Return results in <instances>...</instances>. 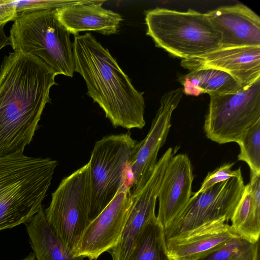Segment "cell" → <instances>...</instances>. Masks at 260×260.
I'll return each instance as SVG.
<instances>
[{"instance_id":"obj_8","label":"cell","mask_w":260,"mask_h":260,"mask_svg":"<svg viewBox=\"0 0 260 260\" xmlns=\"http://www.w3.org/2000/svg\"><path fill=\"white\" fill-rule=\"evenodd\" d=\"M245 187L242 174L192 196L182 213L164 229L166 241L185 238L211 224L231 220Z\"/></svg>"},{"instance_id":"obj_26","label":"cell","mask_w":260,"mask_h":260,"mask_svg":"<svg viewBox=\"0 0 260 260\" xmlns=\"http://www.w3.org/2000/svg\"><path fill=\"white\" fill-rule=\"evenodd\" d=\"M17 16L11 0H0V26L9 21H14Z\"/></svg>"},{"instance_id":"obj_19","label":"cell","mask_w":260,"mask_h":260,"mask_svg":"<svg viewBox=\"0 0 260 260\" xmlns=\"http://www.w3.org/2000/svg\"><path fill=\"white\" fill-rule=\"evenodd\" d=\"M232 229L253 242L260 235V174L250 172L249 183L231 219Z\"/></svg>"},{"instance_id":"obj_25","label":"cell","mask_w":260,"mask_h":260,"mask_svg":"<svg viewBox=\"0 0 260 260\" xmlns=\"http://www.w3.org/2000/svg\"><path fill=\"white\" fill-rule=\"evenodd\" d=\"M235 163H226L221 165L212 172H208L198 191L193 192L192 196H196L203 192L214 185L225 181L232 177L242 174L241 168L232 170Z\"/></svg>"},{"instance_id":"obj_23","label":"cell","mask_w":260,"mask_h":260,"mask_svg":"<svg viewBox=\"0 0 260 260\" xmlns=\"http://www.w3.org/2000/svg\"><path fill=\"white\" fill-rule=\"evenodd\" d=\"M238 159L245 161L250 172L260 174V119L247 129L237 142Z\"/></svg>"},{"instance_id":"obj_24","label":"cell","mask_w":260,"mask_h":260,"mask_svg":"<svg viewBox=\"0 0 260 260\" xmlns=\"http://www.w3.org/2000/svg\"><path fill=\"white\" fill-rule=\"evenodd\" d=\"M83 0H11L17 14L31 12L55 10L67 6L85 3Z\"/></svg>"},{"instance_id":"obj_15","label":"cell","mask_w":260,"mask_h":260,"mask_svg":"<svg viewBox=\"0 0 260 260\" xmlns=\"http://www.w3.org/2000/svg\"><path fill=\"white\" fill-rule=\"evenodd\" d=\"M206 14L221 34L220 47L260 46V18L247 6H222Z\"/></svg>"},{"instance_id":"obj_11","label":"cell","mask_w":260,"mask_h":260,"mask_svg":"<svg viewBox=\"0 0 260 260\" xmlns=\"http://www.w3.org/2000/svg\"><path fill=\"white\" fill-rule=\"evenodd\" d=\"M183 93V89L178 88L162 95L149 131L143 140L137 142L128 165L132 193L141 189L151 176L157 162L158 151L169 133L173 112Z\"/></svg>"},{"instance_id":"obj_4","label":"cell","mask_w":260,"mask_h":260,"mask_svg":"<svg viewBox=\"0 0 260 260\" xmlns=\"http://www.w3.org/2000/svg\"><path fill=\"white\" fill-rule=\"evenodd\" d=\"M145 19L146 35L175 57L190 59L221 47V34L206 13L156 8L147 11Z\"/></svg>"},{"instance_id":"obj_10","label":"cell","mask_w":260,"mask_h":260,"mask_svg":"<svg viewBox=\"0 0 260 260\" xmlns=\"http://www.w3.org/2000/svg\"><path fill=\"white\" fill-rule=\"evenodd\" d=\"M127 181L87 226L72 251L75 256L96 260L102 253L117 244L132 205L131 186Z\"/></svg>"},{"instance_id":"obj_5","label":"cell","mask_w":260,"mask_h":260,"mask_svg":"<svg viewBox=\"0 0 260 260\" xmlns=\"http://www.w3.org/2000/svg\"><path fill=\"white\" fill-rule=\"evenodd\" d=\"M70 35L54 10H47L18 14L9 37L14 51L39 58L56 75L72 77L75 60Z\"/></svg>"},{"instance_id":"obj_7","label":"cell","mask_w":260,"mask_h":260,"mask_svg":"<svg viewBox=\"0 0 260 260\" xmlns=\"http://www.w3.org/2000/svg\"><path fill=\"white\" fill-rule=\"evenodd\" d=\"M137 142L130 133L106 136L95 142L89 160L90 221L103 210L127 180L126 172Z\"/></svg>"},{"instance_id":"obj_12","label":"cell","mask_w":260,"mask_h":260,"mask_svg":"<svg viewBox=\"0 0 260 260\" xmlns=\"http://www.w3.org/2000/svg\"><path fill=\"white\" fill-rule=\"evenodd\" d=\"M168 164L167 159L159 158L146 184L132 193V207L119 242L108 251L112 260H128L139 235L156 215V200Z\"/></svg>"},{"instance_id":"obj_13","label":"cell","mask_w":260,"mask_h":260,"mask_svg":"<svg viewBox=\"0 0 260 260\" xmlns=\"http://www.w3.org/2000/svg\"><path fill=\"white\" fill-rule=\"evenodd\" d=\"M181 64L189 71L204 68L222 71L245 87L260 78V46L220 47L203 55L182 59Z\"/></svg>"},{"instance_id":"obj_27","label":"cell","mask_w":260,"mask_h":260,"mask_svg":"<svg viewBox=\"0 0 260 260\" xmlns=\"http://www.w3.org/2000/svg\"><path fill=\"white\" fill-rule=\"evenodd\" d=\"M8 45H10L9 37L5 34L4 25H2L0 26V50Z\"/></svg>"},{"instance_id":"obj_18","label":"cell","mask_w":260,"mask_h":260,"mask_svg":"<svg viewBox=\"0 0 260 260\" xmlns=\"http://www.w3.org/2000/svg\"><path fill=\"white\" fill-rule=\"evenodd\" d=\"M36 260H84L75 256L48 224L42 206L24 224Z\"/></svg>"},{"instance_id":"obj_29","label":"cell","mask_w":260,"mask_h":260,"mask_svg":"<svg viewBox=\"0 0 260 260\" xmlns=\"http://www.w3.org/2000/svg\"><path fill=\"white\" fill-rule=\"evenodd\" d=\"M259 257V256L256 258L255 260H256Z\"/></svg>"},{"instance_id":"obj_30","label":"cell","mask_w":260,"mask_h":260,"mask_svg":"<svg viewBox=\"0 0 260 260\" xmlns=\"http://www.w3.org/2000/svg\"><path fill=\"white\" fill-rule=\"evenodd\" d=\"M257 260H259V259H257Z\"/></svg>"},{"instance_id":"obj_3","label":"cell","mask_w":260,"mask_h":260,"mask_svg":"<svg viewBox=\"0 0 260 260\" xmlns=\"http://www.w3.org/2000/svg\"><path fill=\"white\" fill-rule=\"evenodd\" d=\"M57 165L23 153L0 156V231L26 223L38 212Z\"/></svg>"},{"instance_id":"obj_14","label":"cell","mask_w":260,"mask_h":260,"mask_svg":"<svg viewBox=\"0 0 260 260\" xmlns=\"http://www.w3.org/2000/svg\"><path fill=\"white\" fill-rule=\"evenodd\" d=\"M193 178L188 155H173L167 166L157 197L159 204L156 217L164 229L186 208L193 193Z\"/></svg>"},{"instance_id":"obj_21","label":"cell","mask_w":260,"mask_h":260,"mask_svg":"<svg viewBox=\"0 0 260 260\" xmlns=\"http://www.w3.org/2000/svg\"><path fill=\"white\" fill-rule=\"evenodd\" d=\"M128 260H171L164 228L156 215L148 221L139 235Z\"/></svg>"},{"instance_id":"obj_22","label":"cell","mask_w":260,"mask_h":260,"mask_svg":"<svg viewBox=\"0 0 260 260\" xmlns=\"http://www.w3.org/2000/svg\"><path fill=\"white\" fill-rule=\"evenodd\" d=\"M258 256V241L237 236L199 260H255Z\"/></svg>"},{"instance_id":"obj_17","label":"cell","mask_w":260,"mask_h":260,"mask_svg":"<svg viewBox=\"0 0 260 260\" xmlns=\"http://www.w3.org/2000/svg\"><path fill=\"white\" fill-rule=\"evenodd\" d=\"M237 236L228 223L218 222L185 238L166 241L168 253L171 260H199Z\"/></svg>"},{"instance_id":"obj_9","label":"cell","mask_w":260,"mask_h":260,"mask_svg":"<svg viewBox=\"0 0 260 260\" xmlns=\"http://www.w3.org/2000/svg\"><path fill=\"white\" fill-rule=\"evenodd\" d=\"M260 119V78L238 91L210 95L204 130L220 144L237 142L244 132Z\"/></svg>"},{"instance_id":"obj_28","label":"cell","mask_w":260,"mask_h":260,"mask_svg":"<svg viewBox=\"0 0 260 260\" xmlns=\"http://www.w3.org/2000/svg\"><path fill=\"white\" fill-rule=\"evenodd\" d=\"M21 260H36V259L34 253L30 252L25 257Z\"/></svg>"},{"instance_id":"obj_2","label":"cell","mask_w":260,"mask_h":260,"mask_svg":"<svg viewBox=\"0 0 260 260\" xmlns=\"http://www.w3.org/2000/svg\"><path fill=\"white\" fill-rule=\"evenodd\" d=\"M75 72L84 80L87 94L102 109L113 126L142 129L143 92L138 91L109 50L90 33L74 36Z\"/></svg>"},{"instance_id":"obj_6","label":"cell","mask_w":260,"mask_h":260,"mask_svg":"<svg viewBox=\"0 0 260 260\" xmlns=\"http://www.w3.org/2000/svg\"><path fill=\"white\" fill-rule=\"evenodd\" d=\"M91 202L89 161L62 180L44 210L48 224L72 252L90 222Z\"/></svg>"},{"instance_id":"obj_16","label":"cell","mask_w":260,"mask_h":260,"mask_svg":"<svg viewBox=\"0 0 260 260\" xmlns=\"http://www.w3.org/2000/svg\"><path fill=\"white\" fill-rule=\"evenodd\" d=\"M105 2L87 0L57 8L54 13L59 23L74 36L84 31H94L105 35L115 34L122 18L119 14L103 8Z\"/></svg>"},{"instance_id":"obj_20","label":"cell","mask_w":260,"mask_h":260,"mask_svg":"<svg viewBox=\"0 0 260 260\" xmlns=\"http://www.w3.org/2000/svg\"><path fill=\"white\" fill-rule=\"evenodd\" d=\"M183 93L198 96L202 93L210 95L234 92L242 88L230 74L221 70L204 68L190 71L179 77Z\"/></svg>"},{"instance_id":"obj_1","label":"cell","mask_w":260,"mask_h":260,"mask_svg":"<svg viewBox=\"0 0 260 260\" xmlns=\"http://www.w3.org/2000/svg\"><path fill=\"white\" fill-rule=\"evenodd\" d=\"M56 75L41 59L20 51L0 67V156L23 153L38 127Z\"/></svg>"}]
</instances>
